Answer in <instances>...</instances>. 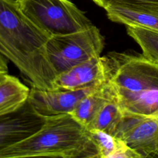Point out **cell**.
Wrapping results in <instances>:
<instances>
[{"label":"cell","instance_id":"6da1fadb","mask_svg":"<svg viewBox=\"0 0 158 158\" xmlns=\"http://www.w3.org/2000/svg\"><path fill=\"white\" fill-rule=\"evenodd\" d=\"M51 37L22 12L16 0H0V54L40 89H52L57 75L46 49Z\"/></svg>","mask_w":158,"mask_h":158},{"label":"cell","instance_id":"7a4b0ae2","mask_svg":"<svg viewBox=\"0 0 158 158\" xmlns=\"http://www.w3.org/2000/svg\"><path fill=\"white\" fill-rule=\"evenodd\" d=\"M107 80L123 117L158 111V63L142 53L112 51L104 56Z\"/></svg>","mask_w":158,"mask_h":158},{"label":"cell","instance_id":"3957f363","mask_svg":"<svg viewBox=\"0 0 158 158\" xmlns=\"http://www.w3.org/2000/svg\"><path fill=\"white\" fill-rule=\"evenodd\" d=\"M98 158L89 130L70 114L46 118L34 134L1 151L0 158Z\"/></svg>","mask_w":158,"mask_h":158},{"label":"cell","instance_id":"277c9868","mask_svg":"<svg viewBox=\"0 0 158 158\" xmlns=\"http://www.w3.org/2000/svg\"><path fill=\"white\" fill-rule=\"evenodd\" d=\"M22 12L51 35L72 33L93 25L85 12L69 0H16Z\"/></svg>","mask_w":158,"mask_h":158},{"label":"cell","instance_id":"5b68a950","mask_svg":"<svg viewBox=\"0 0 158 158\" xmlns=\"http://www.w3.org/2000/svg\"><path fill=\"white\" fill-rule=\"evenodd\" d=\"M104 44V36L98 28L92 25L79 31L51 36L47 43L46 49L57 75L73 66L100 56Z\"/></svg>","mask_w":158,"mask_h":158},{"label":"cell","instance_id":"8992f818","mask_svg":"<svg viewBox=\"0 0 158 158\" xmlns=\"http://www.w3.org/2000/svg\"><path fill=\"white\" fill-rule=\"evenodd\" d=\"M114 136L125 141L141 157L157 154L158 111L144 117H123Z\"/></svg>","mask_w":158,"mask_h":158},{"label":"cell","instance_id":"52a82bcc","mask_svg":"<svg viewBox=\"0 0 158 158\" xmlns=\"http://www.w3.org/2000/svg\"><path fill=\"white\" fill-rule=\"evenodd\" d=\"M100 84L78 90L45 89L31 85L28 101L34 110L44 118L69 114L83 97Z\"/></svg>","mask_w":158,"mask_h":158},{"label":"cell","instance_id":"ba28073f","mask_svg":"<svg viewBox=\"0 0 158 158\" xmlns=\"http://www.w3.org/2000/svg\"><path fill=\"white\" fill-rule=\"evenodd\" d=\"M46 121L38 115L28 99L17 110L0 116V151L36 132Z\"/></svg>","mask_w":158,"mask_h":158},{"label":"cell","instance_id":"9c48e42d","mask_svg":"<svg viewBox=\"0 0 158 158\" xmlns=\"http://www.w3.org/2000/svg\"><path fill=\"white\" fill-rule=\"evenodd\" d=\"M104 56L81 62L57 74L52 83L54 90H78L98 85L106 80Z\"/></svg>","mask_w":158,"mask_h":158},{"label":"cell","instance_id":"30bf717a","mask_svg":"<svg viewBox=\"0 0 158 158\" xmlns=\"http://www.w3.org/2000/svg\"><path fill=\"white\" fill-rule=\"evenodd\" d=\"M104 10L113 22L158 31V3H114Z\"/></svg>","mask_w":158,"mask_h":158},{"label":"cell","instance_id":"8fae6325","mask_svg":"<svg viewBox=\"0 0 158 158\" xmlns=\"http://www.w3.org/2000/svg\"><path fill=\"white\" fill-rule=\"evenodd\" d=\"M113 94L112 86L106 78L93 91L83 97L70 114L87 128L101 107Z\"/></svg>","mask_w":158,"mask_h":158},{"label":"cell","instance_id":"7c38bea8","mask_svg":"<svg viewBox=\"0 0 158 158\" xmlns=\"http://www.w3.org/2000/svg\"><path fill=\"white\" fill-rule=\"evenodd\" d=\"M30 88L8 73L0 74V116L13 112L28 99Z\"/></svg>","mask_w":158,"mask_h":158},{"label":"cell","instance_id":"4fadbf2b","mask_svg":"<svg viewBox=\"0 0 158 158\" xmlns=\"http://www.w3.org/2000/svg\"><path fill=\"white\" fill-rule=\"evenodd\" d=\"M88 130L90 138L98 152V158L141 157L122 139L99 130Z\"/></svg>","mask_w":158,"mask_h":158},{"label":"cell","instance_id":"5bb4252c","mask_svg":"<svg viewBox=\"0 0 158 158\" xmlns=\"http://www.w3.org/2000/svg\"><path fill=\"white\" fill-rule=\"evenodd\" d=\"M122 117V111L114 93L113 96L101 107L87 129L99 130L114 136Z\"/></svg>","mask_w":158,"mask_h":158},{"label":"cell","instance_id":"9a60e30c","mask_svg":"<svg viewBox=\"0 0 158 158\" xmlns=\"http://www.w3.org/2000/svg\"><path fill=\"white\" fill-rule=\"evenodd\" d=\"M125 27L128 36L140 47L142 54L158 63V31L137 26Z\"/></svg>","mask_w":158,"mask_h":158},{"label":"cell","instance_id":"2e32d148","mask_svg":"<svg viewBox=\"0 0 158 158\" xmlns=\"http://www.w3.org/2000/svg\"><path fill=\"white\" fill-rule=\"evenodd\" d=\"M96 4L104 9L108 6L119 2L133 3H158V0H92Z\"/></svg>","mask_w":158,"mask_h":158},{"label":"cell","instance_id":"e0dca14e","mask_svg":"<svg viewBox=\"0 0 158 158\" xmlns=\"http://www.w3.org/2000/svg\"><path fill=\"white\" fill-rule=\"evenodd\" d=\"M8 60L0 54V74L8 73Z\"/></svg>","mask_w":158,"mask_h":158}]
</instances>
